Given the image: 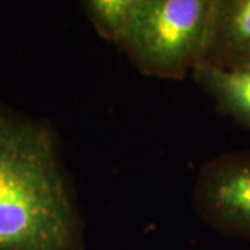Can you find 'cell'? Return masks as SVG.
I'll use <instances>...</instances> for the list:
<instances>
[{"label":"cell","mask_w":250,"mask_h":250,"mask_svg":"<svg viewBox=\"0 0 250 250\" xmlns=\"http://www.w3.org/2000/svg\"><path fill=\"white\" fill-rule=\"evenodd\" d=\"M193 205L214 229L250 239V152L207 161L193 188Z\"/></svg>","instance_id":"obj_3"},{"label":"cell","mask_w":250,"mask_h":250,"mask_svg":"<svg viewBox=\"0 0 250 250\" xmlns=\"http://www.w3.org/2000/svg\"><path fill=\"white\" fill-rule=\"evenodd\" d=\"M86 11L99 35L116 43L125 20L138 0H85Z\"/></svg>","instance_id":"obj_6"},{"label":"cell","mask_w":250,"mask_h":250,"mask_svg":"<svg viewBox=\"0 0 250 250\" xmlns=\"http://www.w3.org/2000/svg\"><path fill=\"white\" fill-rule=\"evenodd\" d=\"M192 74L223 114L250 129V67L221 68L202 62Z\"/></svg>","instance_id":"obj_5"},{"label":"cell","mask_w":250,"mask_h":250,"mask_svg":"<svg viewBox=\"0 0 250 250\" xmlns=\"http://www.w3.org/2000/svg\"><path fill=\"white\" fill-rule=\"evenodd\" d=\"M203 62L221 68L250 67V0H214L211 35Z\"/></svg>","instance_id":"obj_4"},{"label":"cell","mask_w":250,"mask_h":250,"mask_svg":"<svg viewBox=\"0 0 250 250\" xmlns=\"http://www.w3.org/2000/svg\"><path fill=\"white\" fill-rule=\"evenodd\" d=\"M214 0H138L117 45L145 74L181 80L205 60Z\"/></svg>","instance_id":"obj_2"},{"label":"cell","mask_w":250,"mask_h":250,"mask_svg":"<svg viewBox=\"0 0 250 250\" xmlns=\"http://www.w3.org/2000/svg\"><path fill=\"white\" fill-rule=\"evenodd\" d=\"M0 250H85L50 131L0 113Z\"/></svg>","instance_id":"obj_1"}]
</instances>
